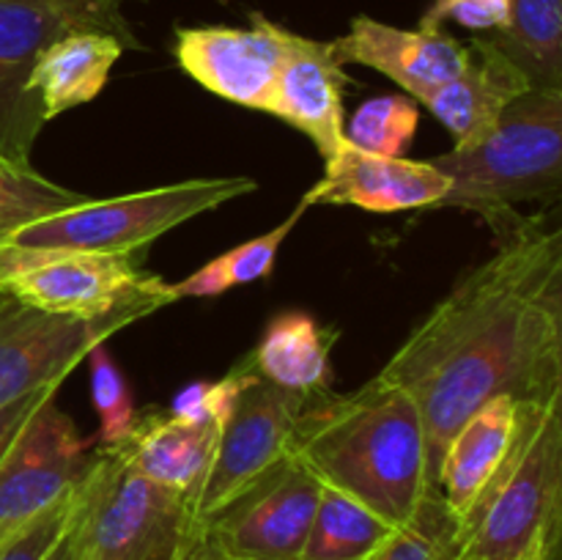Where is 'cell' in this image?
<instances>
[{"instance_id":"6da1fadb","label":"cell","mask_w":562,"mask_h":560,"mask_svg":"<svg viewBox=\"0 0 562 560\" xmlns=\"http://www.w3.org/2000/svg\"><path fill=\"white\" fill-rule=\"evenodd\" d=\"M477 264L376 373L412 395L434 470L456 428L486 401L562 399V231L510 220Z\"/></svg>"},{"instance_id":"7a4b0ae2","label":"cell","mask_w":562,"mask_h":560,"mask_svg":"<svg viewBox=\"0 0 562 560\" xmlns=\"http://www.w3.org/2000/svg\"><path fill=\"white\" fill-rule=\"evenodd\" d=\"M291 453L393 527L406 525L439 489L420 410L379 377L346 395L313 399L296 423Z\"/></svg>"},{"instance_id":"3957f363","label":"cell","mask_w":562,"mask_h":560,"mask_svg":"<svg viewBox=\"0 0 562 560\" xmlns=\"http://www.w3.org/2000/svg\"><path fill=\"white\" fill-rule=\"evenodd\" d=\"M428 163L450 181L437 209H472L497 225L519 203L554 201L562 187V88H527L481 143Z\"/></svg>"},{"instance_id":"277c9868","label":"cell","mask_w":562,"mask_h":560,"mask_svg":"<svg viewBox=\"0 0 562 560\" xmlns=\"http://www.w3.org/2000/svg\"><path fill=\"white\" fill-rule=\"evenodd\" d=\"M562 519V399L521 404L519 437L461 525V560H554Z\"/></svg>"},{"instance_id":"5b68a950","label":"cell","mask_w":562,"mask_h":560,"mask_svg":"<svg viewBox=\"0 0 562 560\" xmlns=\"http://www.w3.org/2000/svg\"><path fill=\"white\" fill-rule=\"evenodd\" d=\"M187 516L184 497L143 478L115 448L99 445L71 492L66 544L71 560H168Z\"/></svg>"},{"instance_id":"8992f818","label":"cell","mask_w":562,"mask_h":560,"mask_svg":"<svg viewBox=\"0 0 562 560\" xmlns=\"http://www.w3.org/2000/svg\"><path fill=\"white\" fill-rule=\"evenodd\" d=\"M0 291L38 311L75 318H146L176 302L168 280L135 256L69 247L0 245Z\"/></svg>"},{"instance_id":"52a82bcc","label":"cell","mask_w":562,"mask_h":560,"mask_svg":"<svg viewBox=\"0 0 562 560\" xmlns=\"http://www.w3.org/2000/svg\"><path fill=\"white\" fill-rule=\"evenodd\" d=\"M247 176L187 179L119 198H88L86 203L49 214L16 231L9 242L27 247H69V250L137 256L181 223L214 212L228 201L256 192Z\"/></svg>"},{"instance_id":"ba28073f","label":"cell","mask_w":562,"mask_h":560,"mask_svg":"<svg viewBox=\"0 0 562 560\" xmlns=\"http://www.w3.org/2000/svg\"><path fill=\"white\" fill-rule=\"evenodd\" d=\"M241 384L220 428L212 467L190 505L187 527L209 519L291 453L296 423L313 399L267 382L239 362Z\"/></svg>"},{"instance_id":"9c48e42d","label":"cell","mask_w":562,"mask_h":560,"mask_svg":"<svg viewBox=\"0 0 562 560\" xmlns=\"http://www.w3.org/2000/svg\"><path fill=\"white\" fill-rule=\"evenodd\" d=\"M318 497L322 481L289 453L217 514L184 527L181 541L236 560H300Z\"/></svg>"},{"instance_id":"30bf717a","label":"cell","mask_w":562,"mask_h":560,"mask_svg":"<svg viewBox=\"0 0 562 560\" xmlns=\"http://www.w3.org/2000/svg\"><path fill=\"white\" fill-rule=\"evenodd\" d=\"M88 448L55 395L36 406L0 459V547L75 492Z\"/></svg>"},{"instance_id":"8fae6325","label":"cell","mask_w":562,"mask_h":560,"mask_svg":"<svg viewBox=\"0 0 562 560\" xmlns=\"http://www.w3.org/2000/svg\"><path fill=\"white\" fill-rule=\"evenodd\" d=\"M135 322L132 316H58L0 291V406L60 388L93 346Z\"/></svg>"},{"instance_id":"7c38bea8","label":"cell","mask_w":562,"mask_h":560,"mask_svg":"<svg viewBox=\"0 0 562 560\" xmlns=\"http://www.w3.org/2000/svg\"><path fill=\"white\" fill-rule=\"evenodd\" d=\"M69 31L93 27L60 0H0V154L16 168H33L31 148L47 124L27 88L33 64Z\"/></svg>"},{"instance_id":"4fadbf2b","label":"cell","mask_w":562,"mask_h":560,"mask_svg":"<svg viewBox=\"0 0 562 560\" xmlns=\"http://www.w3.org/2000/svg\"><path fill=\"white\" fill-rule=\"evenodd\" d=\"M289 42L291 31L252 14L247 27H181L176 33V58L206 91L239 108L269 113Z\"/></svg>"},{"instance_id":"5bb4252c","label":"cell","mask_w":562,"mask_h":560,"mask_svg":"<svg viewBox=\"0 0 562 560\" xmlns=\"http://www.w3.org/2000/svg\"><path fill=\"white\" fill-rule=\"evenodd\" d=\"M450 181L428 159L379 157L344 143L324 159V176L302 195L307 206H357L373 214L437 209Z\"/></svg>"},{"instance_id":"9a60e30c","label":"cell","mask_w":562,"mask_h":560,"mask_svg":"<svg viewBox=\"0 0 562 560\" xmlns=\"http://www.w3.org/2000/svg\"><path fill=\"white\" fill-rule=\"evenodd\" d=\"M344 66L360 64L398 82L415 102L426 104L467 64V47L437 27H395L373 16H355L346 36L333 42Z\"/></svg>"},{"instance_id":"2e32d148","label":"cell","mask_w":562,"mask_h":560,"mask_svg":"<svg viewBox=\"0 0 562 560\" xmlns=\"http://www.w3.org/2000/svg\"><path fill=\"white\" fill-rule=\"evenodd\" d=\"M349 82L346 66L335 58L333 42L291 33L269 113L311 137L322 159H329L346 143L344 93Z\"/></svg>"},{"instance_id":"e0dca14e","label":"cell","mask_w":562,"mask_h":560,"mask_svg":"<svg viewBox=\"0 0 562 560\" xmlns=\"http://www.w3.org/2000/svg\"><path fill=\"white\" fill-rule=\"evenodd\" d=\"M519 423V401L497 395L477 406L445 445L437 461V486L459 530L514 450Z\"/></svg>"},{"instance_id":"ac0fdd59","label":"cell","mask_w":562,"mask_h":560,"mask_svg":"<svg viewBox=\"0 0 562 560\" xmlns=\"http://www.w3.org/2000/svg\"><path fill=\"white\" fill-rule=\"evenodd\" d=\"M532 88L525 71L494 47L488 38H475L467 47V64L448 86L439 88L426 108L453 137V148L481 143L497 126L516 97Z\"/></svg>"},{"instance_id":"d6986e66","label":"cell","mask_w":562,"mask_h":560,"mask_svg":"<svg viewBox=\"0 0 562 560\" xmlns=\"http://www.w3.org/2000/svg\"><path fill=\"white\" fill-rule=\"evenodd\" d=\"M217 423H190L168 410L137 412L135 426L110 448L119 450L143 478L192 505L212 467L220 439Z\"/></svg>"},{"instance_id":"ffe728a7","label":"cell","mask_w":562,"mask_h":560,"mask_svg":"<svg viewBox=\"0 0 562 560\" xmlns=\"http://www.w3.org/2000/svg\"><path fill=\"white\" fill-rule=\"evenodd\" d=\"M338 338V327H324L311 313L283 311L267 324L247 362L267 382L307 399H318L333 393L329 357Z\"/></svg>"},{"instance_id":"44dd1931","label":"cell","mask_w":562,"mask_h":560,"mask_svg":"<svg viewBox=\"0 0 562 560\" xmlns=\"http://www.w3.org/2000/svg\"><path fill=\"white\" fill-rule=\"evenodd\" d=\"M124 49L119 38L99 31H69L47 44L27 80L42 102L44 121L97 99Z\"/></svg>"},{"instance_id":"7402d4cb","label":"cell","mask_w":562,"mask_h":560,"mask_svg":"<svg viewBox=\"0 0 562 560\" xmlns=\"http://www.w3.org/2000/svg\"><path fill=\"white\" fill-rule=\"evenodd\" d=\"M395 527L360 500L322 483L300 560H368Z\"/></svg>"},{"instance_id":"603a6c76","label":"cell","mask_w":562,"mask_h":560,"mask_svg":"<svg viewBox=\"0 0 562 560\" xmlns=\"http://www.w3.org/2000/svg\"><path fill=\"white\" fill-rule=\"evenodd\" d=\"M486 38L532 86L562 88V0H510L508 25Z\"/></svg>"},{"instance_id":"cb8c5ba5","label":"cell","mask_w":562,"mask_h":560,"mask_svg":"<svg viewBox=\"0 0 562 560\" xmlns=\"http://www.w3.org/2000/svg\"><path fill=\"white\" fill-rule=\"evenodd\" d=\"M307 203L300 201L294 206V212L278 225V228L267 231V234L256 236L250 242H241L234 250L223 253V256L212 258L209 264H203L201 269H195L192 275H187L184 280H176L170 283V291H173L176 302L187 300V296H220L228 289H236V285L256 283V280H263L272 275L274 261H278V250L285 242V236L294 231V225L305 217Z\"/></svg>"},{"instance_id":"d4e9b609","label":"cell","mask_w":562,"mask_h":560,"mask_svg":"<svg viewBox=\"0 0 562 560\" xmlns=\"http://www.w3.org/2000/svg\"><path fill=\"white\" fill-rule=\"evenodd\" d=\"M88 192L55 184L33 168L0 165V245L25 225L88 201Z\"/></svg>"},{"instance_id":"484cf974","label":"cell","mask_w":562,"mask_h":560,"mask_svg":"<svg viewBox=\"0 0 562 560\" xmlns=\"http://www.w3.org/2000/svg\"><path fill=\"white\" fill-rule=\"evenodd\" d=\"M459 522L437 489L423 500L417 514L406 525L395 527L368 560H459Z\"/></svg>"},{"instance_id":"4316f807","label":"cell","mask_w":562,"mask_h":560,"mask_svg":"<svg viewBox=\"0 0 562 560\" xmlns=\"http://www.w3.org/2000/svg\"><path fill=\"white\" fill-rule=\"evenodd\" d=\"M420 110L406 93H384L362 102L344 126V137L351 146L379 157H401L415 137Z\"/></svg>"},{"instance_id":"83f0119b","label":"cell","mask_w":562,"mask_h":560,"mask_svg":"<svg viewBox=\"0 0 562 560\" xmlns=\"http://www.w3.org/2000/svg\"><path fill=\"white\" fill-rule=\"evenodd\" d=\"M88 368H91V401L99 417V445H115L130 434L137 421V406L132 390L121 368L104 349V344L88 351Z\"/></svg>"},{"instance_id":"f1b7e54d","label":"cell","mask_w":562,"mask_h":560,"mask_svg":"<svg viewBox=\"0 0 562 560\" xmlns=\"http://www.w3.org/2000/svg\"><path fill=\"white\" fill-rule=\"evenodd\" d=\"M241 384V368L234 366L223 379H201V382H190L173 395L168 412L173 417L190 423H217L223 426L228 417L231 406H234L236 393Z\"/></svg>"},{"instance_id":"f546056e","label":"cell","mask_w":562,"mask_h":560,"mask_svg":"<svg viewBox=\"0 0 562 560\" xmlns=\"http://www.w3.org/2000/svg\"><path fill=\"white\" fill-rule=\"evenodd\" d=\"M71 494L0 547V560H44L69 530Z\"/></svg>"},{"instance_id":"4dcf8cb0","label":"cell","mask_w":562,"mask_h":560,"mask_svg":"<svg viewBox=\"0 0 562 560\" xmlns=\"http://www.w3.org/2000/svg\"><path fill=\"white\" fill-rule=\"evenodd\" d=\"M510 0H434L431 9L420 20V27H442V22L453 20L461 27L481 33L503 31L508 25Z\"/></svg>"},{"instance_id":"1f68e13d","label":"cell","mask_w":562,"mask_h":560,"mask_svg":"<svg viewBox=\"0 0 562 560\" xmlns=\"http://www.w3.org/2000/svg\"><path fill=\"white\" fill-rule=\"evenodd\" d=\"M55 393H58V388H44V390H36V393L22 395V399L11 401V404L0 406V459L5 456L9 445L14 443V437L20 434V428L25 426L27 417L36 412V406Z\"/></svg>"},{"instance_id":"d6a6232c","label":"cell","mask_w":562,"mask_h":560,"mask_svg":"<svg viewBox=\"0 0 562 560\" xmlns=\"http://www.w3.org/2000/svg\"><path fill=\"white\" fill-rule=\"evenodd\" d=\"M168 560H236V558L214 552V549H209L206 544L201 541H179V547L173 549V555H170Z\"/></svg>"},{"instance_id":"836d02e7","label":"cell","mask_w":562,"mask_h":560,"mask_svg":"<svg viewBox=\"0 0 562 560\" xmlns=\"http://www.w3.org/2000/svg\"><path fill=\"white\" fill-rule=\"evenodd\" d=\"M44 560H71V555H69V544H66V536H64V541L58 544V547L53 549V552L47 555V558Z\"/></svg>"},{"instance_id":"e575fe53","label":"cell","mask_w":562,"mask_h":560,"mask_svg":"<svg viewBox=\"0 0 562 560\" xmlns=\"http://www.w3.org/2000/svg\"><path fill=\"white\" fill-rule=\"evenodd\" d=\"M0 165H11V163H9V159H5V157H3V154H0ZM14 168H16V165H14Z\"/></svg>"},{"instance_id":"d590c367","label":"cell","mask_w":562,"mask_h":560,"mask_svg":"<svg viewBox=\"0 0 562 560\" xmlns=\"http://www.w3.org/2000/svg\"><path fill=\"white\" fill-rule=\"evenodd\" d=\"M115 3H121V5H124V3H126V0H115Z\"/></svg>"},{"instance_id":"8d00e7d4","label":"cell","mask_w":562,"mask_h":560,"mask_svg":"<svg viewBox=\"0 0 562 560\" xmlns=\"http://www.w3.org/2000/svg\"><path fill=\"white\" fill-rule=\"evenodd\" d=\"M459 560H461V558H459Z\"/></svg>"}]
</instances>
